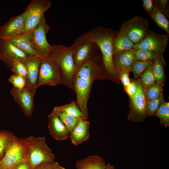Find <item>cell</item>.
<instances>
[{
    "label": "cell",
    "instance_id": "6da1fadb",
    "mask_svg": "<svg viewBox=\"0 0 169 169\" xmlns=\"http://www.w3.org/2000/svg\"><path fill=\"white\" fill-rule=\"evenodd\" d=\"M107 78L104 68L100 65L94 57L86 61L76 72L73 80L74 91L76 95V103L84 120L89 117L87 104L93 82Z\"/></svg>",
    "mask_w": 169,
    "mask_h": 169
},
{
    "label": "cell",
    "instance_id": "7a4b0ae2",
    "mask_svg": "<svg viewBox=\"0 0 169 169\" xmlns=\"http://www.w3.org/2000/svg\"><path fill=\"white\" fill-rule=\"evenodd\" d=\"M117 32L110 28L98 27L78 37L73 44L88 41L95 43L101 52L103 65L108 79L119 84L113 59V40Z\"/></svg>",
    "mask_w": 169,
    "mask_h": 169
},
{
    "label": "cell",
    "instance_id": "3957f363",
    "mask_svg": "<svg viewBox=\"0 0 169 169\" xmlns=\"http://www.w3.org/2000/svg\"><path fill=\"white\" fill-rule=\"evenodd\" d=\"M72 45H51L49 55L57 64L60 70L64 85L74 91L73 80L75 68L73 55Z\"/></svg>",
    "mask_w": 169,
    "mask_h": 169
},
{
    "label": "cell",
    "instance_id": "277c9868",
    "mask_svg": "<svg viewBox=\"0 0 169 169\" xmlns=\"http://www.w3.org/2000/svg\"><path fill=\"white\" fill-rule=\"evenodd\" d=\"M23 139L27 146V158L32 169L43 163L54 161V156L45 137L32 135Z\"/></svg>",
    "mask_w": 169,
    "mask_h": 169
},
{
    "label": "cell",
    "instance_id": "5b68a950",
    "mask_svg": "<svg viewBox=\"0 0 169 169\" xmlns=\"http://www.w3.org/2000/svg\"><path fill=\"white\" fill-rule=\"evenodd\" d=\"M41 58L37 86L64 84L60 69L55 61L49 55Z\"/></svg>",
    "mask_w": 169,
    "mask_h": 169
},
{
    "label": "cell",
    "instance_id": "8992f818",
    "mask_svg": "<svg viewBox=\"0 0 169 169\" xmlns=\"http://www.w3.org/2000/svg\"><path fill=\"white\" fill-rule=\"evenodd\" d=\"M28 147L23 139L16 136L7 147L3 157L0 160V169L13 167L27 156Z\"/></svg>",
    "mask_w": 169,
    "mask_h": 169
},
{
    "label": "cell",
    "instance_id": "52a82bcc",
    "mask_svg": "<svg viewBox=\"0 0 169 169\" xmlns=\"http://www.w3.org/2000/svg\"><path fill=\"white\" fill-rule=\"evenodd\" d=\"M120 30L135 44H138L143 40L150 30L149 22L141 16H136L124 21L121 25Z\"/></svg>",
    "mask_w": 169,
    "mask_h": 169
},
{
    "label": "cell",
    "instance_id": "ba28073f",
    "mask_svg": "<svg viewBox=\"0 0 169 169\" xmlns=\"http://www.w3.org/2000/svg\"><path fill=\"white\" fill-rule=\"evenodd\" d=\"M51 6L47 0H33L24 11L25 33L31 32L40 22L44 13Z\"/></svg>",
    "mask_w": 169,
    "mask_h": 169
},
{
    "label": "cell",
    "instance_id": "9c48e42d",
    "mask_svg": "<svg viewBox=\"0 0 169 169\" xmlns=\"http://www.w3.org/2000/svg\"><path fill=\"white\" fill-rule=\"evenodd\" d=\"M50 28L44 15L37 26L30 32L32 46L41 58L49 55L51 45L48 43L46 37Z\"/></svg>",
    "mask_w": 169,
    "mask_h": 169
},
{
    "label": "cell",
    "instance_id": "30bf717a",
    "mask_svg": "<svg viewBox=\"0 0 169 169\" xmlns=\"http://www.w3.org/2000/svg\"><path fill=\"white\" fill-rule=\"evenodd\" d=\"M137 90L134 95L130 99V111L127 116L128 120L136 122L144 120L147 115L146 111V100L144 89L139 79H137Z\"/></svg>",
    "mask_w": 169,
    "mask_h": 169
},
{
    "label": "cell",
    "instance_id": "8fae6325",
    "mask_svg": "<svg viewBox=\"0 0 169 169\" xmlns=\"http://www.w3.org/2000/svg\"><path fill=\"white\" fill-rule=\"evenodd\" d=\"M169 37L168 34H160L150 30L143 40L140 43L135 44L132 49L163 54L168 44Z\"/></svg>",
    "mask_w": 169,
    "mask_h": 169
},
{
    "label": "cell",
    "instance_id": "7c38bea8",
    "mask_svg": "<svg viewBox=\"0 0 169 169\" xmlns=\"http://www.w3.org/2000/svg\"><path fill=\"white\" fill-rule=\"evenodd\" d=\"M41 62V57L31 56L26 58L23 62L26 66L27 72L25 88L34 96L38 88L37 81Z\"/></svg>",
    "mask_w": 169,
    "mask_h": 169
},
{
    "label": "cell",
    "instance_id": "4fadbf2b",
    "mask_svg": "<svg viewBox=\"0 0 169 169\" xmlns=\"http://www.w3.org/2000/svg\"><path fill=\"white\" fill-rule=\"evenodd\" d=\"M27 55L8 41L0 38V60L10 69L15 60L23 62L27 57Z\"/></svg>",
    "mask_w": 169,
    "mask_h": 169
},
{
    "label": "cell",
    "instance_id": "5bb4252c",
    "mask_svg": "<svg viewBox=\"0 0 169 169\" xmlns=\"http://www.w3.org/2000/svg\"><path fill=\"white\" fill-rule=\"evenodd\" d=\"M10 92L25 115L30 117L34 109V96L25 88L18 89L13 87Z\"/></svg>",
    "mask_w": 169,
    "mask_h": 169
},
{
    "label": "cell",
    "instance_id": "9a60e30c",
    "mask_svg": "<svg viewBox=\"0 0 169 169\" xmlns=\"http://www.w3.org/2000/svg\"><path fill=\"white\" fill-rule=\"evenodd\" d=\"M25 13L13 16L0 26V38L17 36L25 33Z\"/></svg>",
    "mask_w": 169,
    "mask_h": 169
},
{
    "label": "cell",
    "instance_id": "2e32d148",
    "mask_svg": "<svg viewBox=\"0 0 169 169\" xmlns=\"http://www.w3.org/2000/svg\"><path fill=\"white\" fill-rule=\"evenodd\" d=\"M95 44L93 42L88 41L72 45L75 73L86 61L94 57L93 51Z\"/></svg>",
    "mask_w": 169,
    "mask_h": 169
},
{
    "label": "cell",
    "instance_id": "e0dca14e",
    "mask_svg": "<svg viewBox=\"0 0 169 169\" xmlns=\"http://www.w3.org/2000/svg\"><path fill=\"white\" fill-rule=\"evenodd\" d=\"M48 119L49 133L54 139L63 141L69 137V130L57 114L52 112L48 115Z\"/></svg>",
    "mask_w": 169,
    "mask_h": 169
},
{
    "label": "cell",
    "instance_id": "ac0fdd59",
    "mask_svg": "<svg viewBox=\"0 0 169 169\" xmlns=\"http://www.w3.org/2000/svg\"><path fill=\"white\" fill-rule=\"evenodd\" d=\"M1 38L12 43L27 55L40 57L32 46L31 41L30 32L24 33L14 37Z\"/></svg>",
    "mask_w": 169,
    "mask_h": 169
},
{
    "label": "cell",
    "instance_id": "d6986e66",
    "mask_svg": "<svg viewBox=\"0 0 169 169\" xmlns=\"http://www.w3.org/2000/svg\"><path fill=\"white\" fill-rule=\"evenodd\" d=\"M90 123L87 120L81 119L69 132L72 143L78 145L89 139L90 136Z\"/></svg>",
    "mask_w": 169,
    "mask_h": 169
},
{
    "label": "cell",
    "instance_id": "ffe728a7",
    "mask_svg": "<svg viewBox=\"0 0 169 169\" xmlns=\"http://www.w3.org/2000/svg\"><path fill=\"white\" fill-rule=\"evenodd\" d=\"M106 166L103 158L97 155L79 160L76 164V169H105Z\"/></svg>",
    "mask_w": 169,
    "mask_h": 169
},
{
    "label": "cell",
    "instance_id": "44dd1931",
    "mask_svg": "<svg viewBox=\"0 0 169 169\" xmlns=\"http://www.w3.org/2000/svg\"><path fill=\"white\" fill-rule=\"evenodd\" d=\"M135 44L122 31L117 32L113 40V54L122 51L130 50Z\"/></svg>",
    "mask_w": 169,
    "mask_h": 169
},
{
    "label": "cell",
    "instance_id": "7402d4cb",
    "mask_svg": "<svg viewBox=\"0 0 169 169\" xmlns=\"http://www.w3.org/2000/svg\"><path fill=\"white\" fill-rule=\"evenodd\" d=\"M113 59L114 64H118L131 72V66L136 60L133 54L130 50L114 54Z\"/></svg>",
    "mask_w": 169,
    "mask_h": 169
},
{
    "label": "cell",
    "instance_id": "603a6c76",
    "mask_svg": "<svg viewBox=\"0 0 169 169\" xmlns=\"http://www.w3.org/2000/svg\"><path fill=\"white\" fill-rule=\"evenodd\" d=\"M166 64L163 54L157 55L153 60L152 72L156 82H165V68Z\"/></svg>",
    "mask_w": 169,
    "mask_h": 169
},
{
    "label": "cell",
    "instance_id": "cb8c5ba5",
    "mask_svg": "<svg viewBox=\"0 0 169 169\" xmlns=\"http://www.w3.org/2000/svg\"><path fill=\"white\" fill-rule=\"evenodd\" d=\"M154 5L153 10L149 16L158 26L169 34V21L165 15L158 9L154 2Z\"/></svg>",
    "mask_w": 169,
    "mask_h": 169
},
{
    "label": "cell",
    "instance_id": "d4e9b609",
    "mask_svg": "<svg viewBox=\"0 0 169 169\" xmlns=\"http://www.w3.org/2000/svg\"><path fill=\"white\" fill-rule=\"evenodd\" d=\"M52 111L64 112L72 116L84 119L83 114L75 100L68 104L54 107Z\"/></svg>",
    "mask_w": 169,
    "mask_h": 169
},
{
    "label": "cell",
    "instance_id": "484cf974",
    "mask_svg": "<svg viewBox=\"0 0 169 169\" xmlns=\"http://www.w3.org/2000/svg\"><path fill=\"white\" fill-rule=\"evenodd\" d=\"M164 82H156L153 85L144 89V92L146 100H154L159 98L163 95Z\"/></svg>",
    "mask_w": 169,
    "mask_h": 169
},
{
    "label": "cell",
    "instance_id": "4316f807",
    "mask_svg": "<svg viewBox=\"0 0 169 169\" xmlns=\"http://www.w3.org/2000/svg\"><path fill=\"white\" fill-rule=\"evenodd\" d=\"M15 136L10 131H0V160L3 157L7 147Z\"/></svg>",
    "mask_w": 169,
    "mask_h": 169
},
{
    "label": "cell",
    "instance_id": "83f0119b",
    "mask_svg": "<svg viewBox=\"0 0 169 169\" xmlns=\"http://www.w3.org/2000/svg\"><path fill=\"white\" fill-rule=\"evenodd\" d=\"M153 64V60L143 61L136 59L131 67V72L133 73L134 78L137 79L143 72Z\"/></svg>",
    "mask_w": 169,
    "mask_h": 169
},
{
    "label": "cell",
    "instance_id": "f1b7e54d",
    "mask_svg": "<svg viewBox=\"0 0 169 169\" xmlns=\"http://www.w3.org/2000/svg\"><path fill=\"white\" fill-rule=\"evenodd\" d=\"M139 80L142 87L144 89L149 87L156 82L152 72V65L143 72Z\"/></svg>",
    "mask_w": 169,
    "mask_h": 169
},
{
    "label": "cell",
    "instance_id": "f546056e",
    "mask_svg": "<svg viewBox=\"0 0 169 169\" xmlns=\"http://www.w3.org/2000/svg\"><path fill=\"white\" fill-rule=\"evenodd\" d=\"M155 115L159 119L160 124L165 127L169 126V102H163L157 110Z\"/></svg>",
    "mask_w": 169,
    "mask_h": 169
},
{
    "label": "cell",
    "instance_id": "4dcf8cb0",
    "mask_svg": "<svg viewBox=\"0 0 169 169\" xmlns=\"http://www.w3.org/2000/svg\"><path fill=\"white\" fill-rule=\"evenodd\" d=\"M130 50L133 53L136 59L143 61L153 60L157 55L160 54L139 49H132Z\"/></svg>",
    "mask_w": 169,
    "mask_h": 169
},
{
    "label": "cell",
    "instance_id": "1f68e13d",
    "mask_svg": "<svg viewBox=\"0 0 169 169\" xmlns=\"http://www.w3.org/2000/svg\"><path fill=\"white\" fill-rule=\"evenodd\" d=\"M165 101L163 95L158 98L146 100V111L147 116H154L161 104Z\"/></svg>",
    "mask_w": 169,
    "mask_h": 169
},
{
    "label": "cell",
    "instance_id": "d6a6232c",
    "mask_svg": "<svg viewBox=\"0 0 169 169\" xmlns=\"http://www.w3.org/2000/svg\"><path fill=\"white\" fill-rule=\"evenodd\" d=\"M58 115L60 119L66 125L69 132L74 127L81 119L68 115L64 112H54Z\"/></svg>",
    "mask_w": 169,
    "mask_h": 169
},
{
    "label": "cell",
    "instance_id": "836d02e7",
    "mask_svg": "<svg viewBox=\"0 0 169 169\" xmlns=\"http://www.w3.org/2000/svg\"><path fill=\"white\" fill-rule=\"evenodd\" d=\"M114 64L119 80L122 83L124 89H125L131 82L129 77V74L131 71L118 64Z\"/></svg>",
    "mask_w": 169,
    "mask_h": 169
},
{
    "label": "cell",
    "instance_id": "e575fe53",
    "mask_svg": "<svg viewBox=\"0 0 169 169\" xmlns=\"http://www.w3.org/2000/svg\"><path fill=\"white\" fill-rule=\"evenodd\" d=\"M10 69L14 74L20 75L26 78L27 74L26 68L25 65L20 61L14 60Z\"/></svg>",
    "mask_w": 169,
    "mask_h": 169
},
{
    "label": "cell",
    "instance_id": "d590c367",
    "mask_svg": "<svg viewBox=\"0 0 169 169\" xmlns=\"http://www.w3.org/2000/svg\"><path fill=\"white\" fill-rule=\"evenodd\" d=\"M9 81L13 85V87L18 89L25 88L26 84V78L17 74L12 75L8 79Z\"/></svg>",
    "mask_w": 169,
    "mask_h": 169
},
{
    "label": "cell",
    "instance_id": "8d00e7d4",
    "mask_svg": "<svg viewBox=\"0 0 169 169\" xmlns=\"http://www.w3.org/2000/svg\"><path fill=\"white\" fill-rule=\"evenodd\" d=\"M160 11L166 17H169V6L168 0H154Z\"/></svg>",
    "mask_w": 169,
    "mask_h": 169
},
{
    "label": "cell",
    "instance_id": "74e56055",
    "mask_svg": "<svg viewBox=\"0 0 169 169\" xmlns=\"http://www.w3.org/2000/svg\"><path fill=\"white\" fill-rule=\"evenodd\" d=\"M63 168L57 162L54 161L42 163L34 169H63Z\"/></svg>",
    "mask_w": 169,
    "mask_h": 169
},
{
    "label": "cell",
    "instance_id": "f35d334b",
    "mask_svg": "<svg viewBox=\"0 0 169 169\" xmlns=\"http://www.w3.org/2000/svg\"><path fill=\"white\" fill-rule=\"evenodd\" d=\"M137 79L131 81L127 87L124 89L129 99L131 98L134 95L137 90Z\"/></svg>",
    "mask_w": 169,
    "mask_h": 169
},
{
    "label": "cell",
    "instance_id": "ab89813d",
    "mask_svg": "<svg viewBox=\"0 0 169 169\" xmlns=\"http://www.w3.org/2000/svg\"><path fill=\"white\" fill-rule=\"evenodd\" d=\"M142 6L148 14L150 15L152 13L154 8L153 0H142Z\"/></svg>",
    "mask_w": 169,
    "mask_h": 169
},
{
    "label": "cell",
    "instance_id": "60d3db41",
    "mask_svg": "<svg viewBox=\"0 0 169 169\" xmlns=\"http://www.w3.org/2000/svg\"><path fill=\"white\" fill-rule=\"evenodd\" d=\"M13 169H32L27 156L18 163L14 166Z\"/></svg>",
    "mask_w": 169,
    "mask_h": 169
},
{
    "label": "cell",
    "instance_id": "b9f144b4",
    "mask_svg": "<svg viewBox=\"0 0 169 169\" xmlns=\"http://www.w3.org/2000/svg\"><path fill=\"white\" fill-rule=\"evenodd\" d=\"M105 169H115L114 166L108 163Z\"/></svg>",
    "mask_w": 169,
    "mask_h": 169
},
{
    "label": "cell",
    "instance_id": "7bdbcfd3",
    "mask_svg": "<svg viewBox=\"0 0 169 169\" xmlns=\"http://www.w3.org/2000/svg\"><path fill=\"white\" fill-rule=\"evenodd\" d=\"M13 167L12 168H10V169H13Z\"/></svg>",
    "mask_w": 169,
    "mask_h": 169
},
{
    "label": "cell",
    "instance_id": "ee69618b",
    "mask_svg": "<svg viewBox=\"0 0 169 169\" xmlns=\"http://www.w3.org/2000/svg\"><path fill=\"white\" fill-rule=\"evenodd\" d=\"M63 169H66L65 168H64V167Z\"/></svg>",
    "mask_w": 169,
    "mask_h": 169
}]
</instances>
